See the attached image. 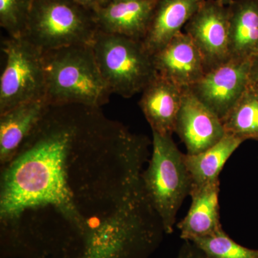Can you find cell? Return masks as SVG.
Wrapping results in <instances>:
<instances>
[{
  "mask_svg": "<svg viewBox=\"0 0 258 258\" xmlns=\"http://www.w3.org/2000/svg\"><path fill=\"white\" fill-rule=\"evenodd\" d=\"M151 143L101 108L50 105L1 166V258H150L166 234L142 181Z\"/></svg>",
  "mask_w": 258,
  "mask_h": 258,
  "instance_id": "1",
  "label": "cell"
},
{
  "mask_svg": "<svg viewBox=\"0 0 258 258\" xmlns=\"http://www.w3.org/2000/svg\"><path fill=\"white\" fill-rule=\"evenodd\" d=\"M45 100L49 105L101 108L111 91L102 77L91 45H76L43 52Z\"/></svg>",
  "mask_w": 258,
  "mask_h": 258,
  "instance_id": "2",
  "label": "cell"
},
{
  "mask_svg": "<svg viewBox=\"0 0 258 258\" xmlns=\"http://www.w3.org/2000/svg\"><path fill=\"white\" fill-rule=\"evenodd\" d=\"M152 153L142 174L144 191L167 235L174 231L178 211L190 195L193 181L171 135L152 132Z\"/></svg>",
  "mask_w": 258,
  "mask_h": 258,
  "instance_id": "3",
  "label": "cell"
},
{
  "mask_svg": "<svg viewBox=\"0 0 258 258\" xmlns=\"http://www.w3.org/2000/svg\"><path fill=\"white\" fill-rule=\"evenodd\" d=\"M98 29L94 12L71 0H33L23 36L45 51L91 45Z\"/></svg>",
  "mask_w": 258,
  "mask_h": 258,
  "instance_id": "4",
  "label": "cell"
},
{
  "mask_svg": "<svg viewBox=\"0 0 258 258\" xmlns=\"http://www.w3.org/2000/svg\"><path fill=\"white\" fill-rule=\"evenodd\" d=\"M91 46L111 94L132 98L157 76L152 55L142 41L98 30Z\"/></svg>",
  "mask_w": 258,
  "mask_h": 258,
  "instance_id": "5",
  "label": "cell"
},
{
  "mask_svg": "<svg viewBox=\"0 0 258 258\" xmlns=\"http://www.w3.org/2000/svg\"><path fill=\"white\" fill-rule=\"evenodd\" d=\"M5 66L0 79V114L35 100L45 99L43 52L24 37L2 42Z\"/></svg>",
  "mask_w": 258,
  "mask_h": 258,
  "instance_id": "6",
  "label": "cell"
},
{
  "mask_svg": "<svg viewBox=\"0 0 258 258\" xmlns=\"http://www.w3.org/2000/svg\"><path fill=\"white\" fill-rule=\"evenodd\" d=\"M184 30L203 56L207 71L230 60L228 5L220 0H203Z\"/></svg>",
  "mask_w": 258,
  "mask_h": 258,
  "instance_id": "7",
  "label": "cell"
},
{
  "mask_svg": "<svg viewBox=\"0 0 258 258\" xmlns=\"http://www.w3.org/2000/svg\"><path fill=\"white\" fill-rule=\"evenodd\" d=\"M249 60L230 58L207 71L188 88L191 93L222 120L249 85Z\"/></svg>",
  "mask_w": 258,
  "mask_h": 258,
  "instance_id": "8",
  "label": "cell"
},
{
  "mask_svg": "<svg viewBox=\"0 0 258 258\" xmlns=\"http://www.w3.org/2000/svg\"><path fill=\"white\" fill-rule=\"evenodd\" d=\"M174 132L189 155L207 150L225 135L222 120L199 101L189 88L184 89Z\"/></svg>",
  "mask_w": 258,
  "mask_h": 258,
  "instance_id": "9",
  "label": "cell"
},
{
  "mask_svg": "<svg viewBox=\"0 0 258 258\" xmlns=\"http://www.w3.org/2000/svg\"><path fill=\"white\" fill-rule=\"evenodd\" d=\"M152 57L157 74L182 88L191 87L207 72L203 56L186 32H179Z\"/></svg>",
  "mask_w": 258,
  "mask_h": 258,
  "instance_id": "10",
  "label": "cell"
},
{
  "mask_svg": "<svg viewBox=\"0 0 258 258\" xmlns=\"http://www.w3.org/2000/svg\"><path fill=\"white\" fill-rule=\"evenodd\" d=\"M158 0H111L95 10L100 31L143 41Z\"/></svg>",
  "mask_w": 258,
  "mask_h": 258,
  "instance_id": "11",
  "label": "cell"
},
{
  "mask_svg": "<svg viewBox=\"0 0 258 258\" xmlns=\"http://www.w3.org/2000/svg\"><path fill=\"white\" fill-rule=\"evenodd\" d=\"M184 89L157 74L146 86L139 104L152 132L174 133Z\"/></svg>",
  "mask_w": 258,
  "mask_h": 258,
  "instance_id": "12",
  "label": "cell"
},
{
  "mask_svg": "<svg viewBox=\"0 0 258 258\" xmlns=\"http://www.w3.org/2000/svg\"><path fill=\"white\" fill-rule=\"evenodd\" d=\"M220 179L200 186H193L189 196L191 204L189 212L177 224L183 240L209 237L223 230L220 222Z\"/></svg>",
  "mask_w": 258,
  "mask_h": 258,
  "instance_id": "13",
  "label": "cell"
},
{
  "mask_svg": "<svg viewBox=\"0 0 258 258\" xmlns=\"http://www.w3.org/2000/svg\"><path fill=\"white\" fill-rule=\"evenodd\" d=\"M50 105L45 99L22 103L0 114V164L9 163Z\"/></svg>",
  "mask_w": 258,
  "mask_h": 258,
  "instance_id": "14",
  "label": "cell"
},
{
  "mask_svg": "<svg viewBox=\"0 0 258 258\" xmlns=\"http://www.w3.org/2000/svg\"><path fill=\"white\" fill-rule=\"evenodd\" d=\"M203 0H158L144 39L146 50L153 55L181 32Z\"/></svg>",
  "mask_w": 258,
  "mask_h": 258,
  "instance_id": "15",
  "label": "cell"
},
{
  "mask_svg": "<svg viewBox=\"0 0 258 258\" xmlns=\"http://www.w3.org/2000/svg\"><path fill=\"white\" fill-rule=\"evenodd\" d=\"M228 7L230 58L250 60L258 52V0H233Z\"/></svg>",
  "mask_w": 258,
  "mask_h": 258,
  "instance_id": "16",
  "label": "cell"
},
{
  "mask_svg": "<svg viewBox=\"0 0 258 258\" xmlns=\"http://www.w3.org/2000/svg\"><path fill=\"white\" fill-rule=\"evenodd\" d=\"M243 142L240 139L225 134L218 143L200 154H183L193 186H200L219 179L225 163Z\"/></svg>",
  "mask_w": 258,
  "mask_h": 258,
  "instance_id": "17",
  "label": "cell"
},
{
  "mask_svg": "<svg viewBox=\"0 0 258 258\" xmlns=\"http://www.w3.org/2000/svg\"><path fill=\"white\" fill-rule=\"evenodd\" d=\"M222 122L225 134L258 141V88L249 84Z\"/></svg>",
  "mask_w": 258,
  "mask_h": 258,
  "instance_id": "18",
  "label": "cell"
},
{
  "mask_svg": "<svg viewBox=\"0 0 258 258\" xmlns=\"http://www.w3.org/2000/svg\"><path fill=\"white\" fill-rule=\"evenodd\" d=\"M207 258H258L257 249L244 247L222 230L215 235L190 241Z\"/></svg>",
  "mask_w": 258,
  "mask_h": 258,
  "instance_id": "19",
  "label": "cell"
},
{
  "mask_svg": "<svg viewBox=\"0 0 258 258\" xmlns=\"http://www.w3.org/2000/svg\"><path fill=\"white\" fill-rule=\"evenodd\" d=\"M33 0H0V26L8 36L22 37Z\"/></svg>",
  "mask_w": 258,
  "mask_h": 258,
  "instance_id": "20",
  "label": "cell"
},
{
  "mask_svg": "<svg viewBox=\"0 0 258 258\" xmlns=\"http://www.w3.org/2000/svg\"><path fill=\"white\" fill-rule=\"evenodd\" d=\"M176 258H207L200 249L190 241L185 240Z\"/></svg>",
  "mask_w": 258,
  "mask_h": 258,
  "instance_id": "21",
  "label": "cell"
},
{
  "mask_svg": "<svg viewBox=\"0 0 258 258\" xmlns=\"http://www.w3.org/2000/svg\"><path fill=\"white\" fill-rule=\"evenodd\" d=\"M249 84L258 88V52L249 60Z\"/></svg>",
  "mask_w": 258,
  "mask_h": 258,
  "instance_id": "22",
  "label": "cell"
},
{
  "mask_svg": "<svg viewBox=\"0 0 258 258\" xmlns=\"http://www.w3.org/2000/svg\"><path fill=\"white\" fill-rule=\"evenodd\" d=\"M71 1L79 3V4L86 7L88 9L93 10V11L98 9V7L100 6L96 0H71Z\"/></svg>",
  "mask_w": 258,
  "mask_h": 258,
  "instance_id": "23",
  "label": "cell"
},
{
  "mask_svg": "<svg viewBox=\"0 0 258 258\" xmlns=\"http://www.w3.org/2000/svg\"><path fill=\"white\" fill-rule=\"evenodd\" d=\"M96 1L98 2V5H99L100 6H104V5H106L108 4V3H110L111 0H96Z\"/></svg>",
  "mask_w": 258,
  "mask_h": 258,
  "instance_id": "24",
  "label": "cell"
},
{
  "mask_svg": "<svg viewBox=\"0 0 258 258\" xmlns=\"http://www.w3.org/2000/svg\"><path fill=\"white\" fill-rule=\"evenodd\" d=\"M220 1L222 2L224 5H229L232 1H233V0H220Z\"/></svg>",
  "mask_w": 258,
  "mask_h": 258,
  "instance_id": "25",
  "label": "cell"
}]
</instances>
